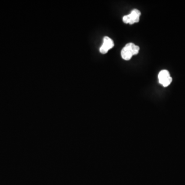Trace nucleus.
I'll list each match as a JSON object with an SVG mask.
<instances>
[{
	"mask_svg": "<svg viewBox=\"0 0 185 185\" xmlns=\"http://www.w3.org/2000/svg\"><path fill=\"white\" fill-rule=\"evenodd\" d=\"M114 46V44L113 40L108 37H104L103 45L100 48V52L103 54H105L108 53V50L113 48Z\"/></svg>",
	"mask_w": 185,
	"mask_h": 185,
	"instance_id": "nucleus-3",
	"label": "nucleus"
},
{
	"mask_svg": "<svg viewBox=\"0 0 185 185\" xmlns=\"http://www.w3.org/2000/svg\"><path fill=\"white\" fill-rule=\"evenodd\" d=\"M139 51V47L133 43L126 44L121 51L122 59L125 60H129L133 55H137Z\"/></svg>",
	"mask_w": 185,
	"mask_h": 185,
	"instance_id": "nucleus-1",
	"label": "nucleus"
},
{
	"mask_svg": "<svg viewBox=\"0 0 185 185\" xmlns=\"http://www.w3.org/2000/svg\"><path fill=\"white\" fill-rule=\"evenodd\" d=\"M141 12L138 9H133L131 13L127 15L128 18V23L133 24L135 23L139 22Z\"/></svg>",
	"mask_w": 185,
	"mask_h": 185,
	"instance_id": "nucleus-4",
	"label": "nucleus"
},
{
	"mask_svg": "<svg viewBox=\"0 0 185 185\" xmlns=\"http://www.w3.org/2000/svg\"><path fill=\"white\" fill-rule=\"evenodd\" d=\"M159 82L164 87H167L170 85L172 81V78L170 77V73L167 70L161 71L158 74Z\"/></svg>",
	"mask_w": 185,
	"mask_h": 185,
	"instance_id": "nucleus-2",
	"label": "nucleus"
}]
</instances>
